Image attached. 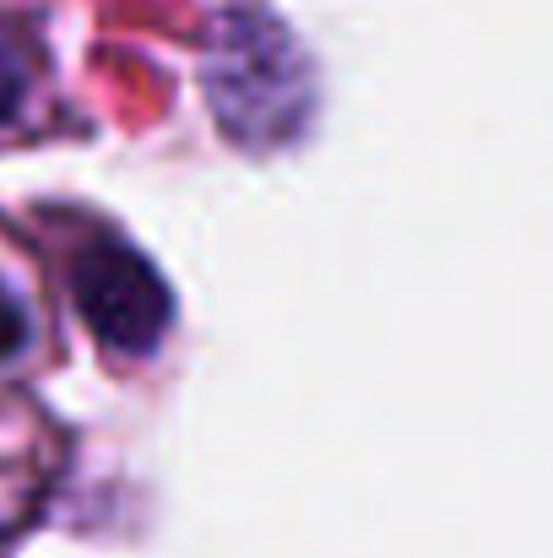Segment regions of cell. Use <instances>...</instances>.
<instances>
[{
  "mask_svg": "<svg viewBox=\"0 0 553 558\" xmlns=\"http://www.w3.org/2000/svg\"><path fill=\"white\" fill-rule=\"evenodd\" d=\"M71 293H76V310L93 326V337L115 353H153L175 320V299H169L164 277L131 244H115V239L76 250Z\"/></svg>",
  "mask_w": 553,
  "mask_h": 558,
  "instance_id": "cell-2",
  "label": "cell"
},
{
  "mask_svg": "<svg viewBox=\"0 0 553 558\" xmlns=\"http://www.w3.org/2000/svg\"><path fill=\"white\" fill-rule=\"evenodd\" d=\"M201 87L217 131L239 153H282L315 114V71L299 38L261 5H228L212 16Z\"/></svg>",
  "mask_w": 553,
  "mask_h": 558,
  "instance_id": "cell-1",
  "label": "cell"
},
{
  "mask_svg": "<svg viewBox=\"0 0 553 558\" xmlns=\"http://www.w3.org/2000/svg\"><path fill=\"white\" fill-rule=\"evenodd\" d=\"M33 342V320H27V304L0 282V364L5 359H16L22 348Z\"/></svg>",
  "mask_w": 553,
  "mask_h": 558,
  "instance_id": "cell-4",
  "label": "cell"
},
{
  "mask_svg": "<svg viewBox=\"0 0 553 558\" xmlns=\"http://www.w3.org/2000/svg\"><path fill=\"white\" fill-rule=\"evenodd\" d=\"M27 93H33V65H27V54H22L11 38H0V131L22 114Z\"/></svg>",
  "mask_w": 553,
  "mask_h": 558,
  "instance_id": "cell-3",
  "label": "cell"
}]
</instances>
